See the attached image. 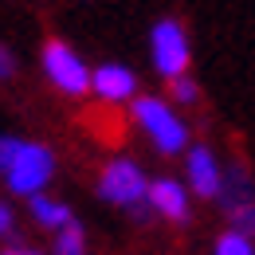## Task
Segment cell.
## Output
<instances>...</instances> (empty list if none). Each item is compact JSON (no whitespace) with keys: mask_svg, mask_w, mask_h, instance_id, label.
Returning a JSON list of instances; mask_svg holds the SVG:
<instances>
[{"mask_svg":"<svg viewBox=\"0 0 255 255\" xmlns=\"http://www.w3.org/2000/svg\"><path fill=\"white\" fill-rule=\"evenodd\" d=\"M55 177V153L43 141L0 133V181L12 196H35Z\"/></svg>","mask_w":255,"mask_h":255,"instance_id":"cell-1","label":"cell"},{"mask_svg":"<svg viewBox=\"0 0 255 255\" xmlns=\"http://www.w3.org/2000/svg\"><path fill=\"white\" fill-rule=\"evenodd\" d=\"M98 196L106 204L129 212L137 224H145L153 216V208H149V177L141 173L137 161H129V157H118L110 165H102V173H98Z\"/></svg>","mask_w":255,"mask_h":255,"instance_id":"cell-2","label":"cell"},{"mask_svg":"<svg viewBox=\"0 0 255 255\" xmlns=\"http://www.w3.org/2000/svg\"><path fill=\"white\" fill-rule=\"evenodd\" d=\"M129 114H133V126L153 141L157 153L173 157V153H185V149H189V126H185V118L173 110L169 98L137 95L129 102Z\"/></svg>","mask_w":255,"mask_h":255,"instance_id":"cell-3","label":"cell"},{"mask_svg":"<svg viewBox=\"0 0 255 255\" xmlns=\"http://www.w3.org/2000/svg\"><path fill=\"white\" fill-rule=\"evenodd\" d=\"M39 67L47 75V83L67 98L91 95V63L67 43V39H47L39 51Z\"/></svg>","mask_w":255,"mask_h":255,"instance_id":"cell-4","label":"cell"},{"mask_svg":"<svg viewBox=\"0 0 255 255\" xmlns=\"http://www.w3.org/2000/svg\"><path fill=\"white\" fill-rule=\"evenodd\" d=\"M149 59H153V71H157L161 79H181V75H189V35L181 28V20H173V16H165L153 24V32H149Z\"/></svg>","mask_w":255,"mask_h":255,"instance_id":"cell-5","label":"cell"},{"mask_svg":"<svg viewBox=\"0 0 255 255\" xmlns=\"http://www.w3.org/2000/svg\"><path fill=\"white\" fill-rule=\"evenodd\" d=\"M220 208L224 216L232 220V232H244L255 236V181L248 177L244 165H232L224 169V185H220Z\"/></svg>","mask_w":255,"mask_h":255,"instance_id":"cell-6","label":"cell"},{"mask_svg":"<svg viewBox=\"0 0 255 255\" xmlns=\"http://www.w3.org/2000/svg\"><path fill=\"white\" fill-rule=\"evenodd\" d=\"M185 185L196 196H204V200H216L220 196L224 169H220V161H216V153L208 145H189L185 149Z\"/></svg>","mask_w":255,"mask_h":255,"instance_id":"cell-7","label":"cell"},{"mask_svg":"<svg viewBox=\"0 0 255 255\" xmlns=\"http://www.w3.org/2000/svg\"><path fill=\"white\" fill-rule=\"evenodd\" d=\"M91 95L102 102H133L137 98V75L126 63H98L91 67Z\"/></svg>","mask_w":255,"mask_h":255,"instance_id":"cell-8","label":"cell"},{"mask_svg":"<svg viewBox=\"0 0 255 255\" xmlns=\"http://www.w3.org/2000/svg\"><path fill=\"white\" fill-rule=\"evenodd\" d=\"M149 208H153V216L185 224L189 220V189L173 177H157V181H149Z\"/></svg>","mask_w":255,"mask_h":255,"instance_id":"cell-9","label":"cell"},{"mask_svg":"<svg viewBox=\"0 0 255 255\" xmlns=\"http://www.w3.org/2000/svg\"><path fill=\"white\" fill-rule=\"evenodd\" d=\"M28 212H32V220L39 224V228H47V232H59V228H67V224L75 220L63 200H55V196H47V192L28 196Z\"/></svg>","mask_w":255,"mask_h":255,"instance_id":"cell-10","label":"cell"},{"mask_svg":"<svg viewBox=\"0 0 255 255\" xmlns=\"http://www.w3.org/2000/svg\"><path fill=\"white\" fill-rule=\"evenodd\" d=\"M55 255H87V232H83V224L71 220L67 228L55 232Z\"/></svg>","mask_w":255,"mask_h":255,"instance_id":"cell-11","label":"cell"},{"mask_svg":"<svg viewBox=\"0 0 255 255\" xmlns=\"http://www.w3.org/2000/svg\"><path fill=\"white\" fill-rule=\"evenodd\" d=\"M216 255H255V244H252V236L228 228L220 240H216Z\"/></svg>","mask_w":255,"mask_h":255,"instance_id":"cell-12","label":"cell"},{"mask_svg":"<svg viewBox=\"0 0 255 255\" xmlns=\"http://www.w3.org/2000/svg\"><path fill=\"white\" fill-rule=\"evenodd\" d=\"M169 91H173V102H181V106H196V98H200V87H196V79H189V75L173 79Z\"/></svg>","mask_w":255,"mask_h":255,"instance_id":"cell-13","label":"cell"},{"mask_svg":"<svg viewBox=\"0 0 255 255\" xmlns=\"http://www.w3.org/2000/svg\"><path fill=\"white\" fill-rule=\"evenodd\" d=\"M16 232V212H12V204L0 196V240H8Z\"/></svg>","mask_w":255,"mask_h":255,"instance_id":"cell-14","label":"cell"},{"mask_svg":"<svg viewBox=\"0 0 255 255\" xmlns=\"http://www.w3.org/2000/svg\"><path fill=\"white\" fill-rule=\"evenodd\" d=\"M12 75H16V59H12V51L0 43V83H4V79H12Z\"/></svg>","mask_w":255,"mask_h":255,"instance_id":"cell-15","label":"cell"},{"mask_svg":"<svg viewBox=\"0 0 255 255\" xmlns=\"http://www.w3.org/2000/svg\"><path fill=\"white\" fill-rule=\"evenodd\" d=\"M0 255H39L35 248H8V252H0Z\"/></svg>","mask_w":255,"mask_h":255,"instance_id":"cell-16","label":"cell"}]
</instances>
